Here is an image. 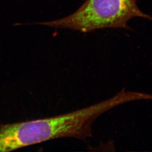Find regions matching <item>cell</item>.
<instances>
[{"instance_id": "6da1fadb", "label": "cell", "mask_w": 152, "mask_h": 152, "mask_svg": "<svg viewBox=\"0 0 152 152\" xmlns=\"http://www.w3.org/2000/svg\"><path fill=\"white\" fill-rule=\"evenodd\" d=\"M109 99L51 118L0 125V152H10L51 139L93 136L94 121L111 109Z\"/></svg>"}, {"instance_id": "7a4b0ae2", "label": "cell", "mask_w": 152, "mask_h": 152, "mask_svg": "<svg viewBox=\"0 0 152 152\" xmlns=\"http://www.w3.org/2000/svg\"><path fill=\"white\" fill-rule=\"evenodd\" d=\"M136 17L152 20L138 7L136 0H87L72 15L39 24L87 33L106 28L129 29L127 23Z\"/></svg>"}]
</instances>
